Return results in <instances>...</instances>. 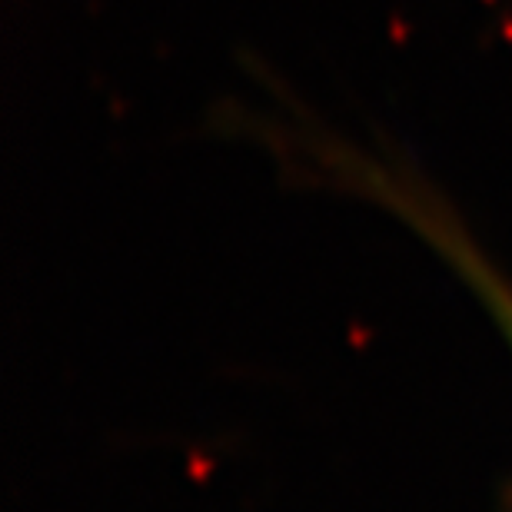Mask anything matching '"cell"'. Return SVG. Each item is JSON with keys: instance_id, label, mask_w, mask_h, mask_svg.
<instances>
[{"instance_id": "cell-1", "label": "cell", "mask_w": 512, "mask_h": 512, "mask_svg": "<svg viewBox=\"0 0 512 512\" xmlns=\"http://www.w3.org/2000/svg\"><path fill=\"white\" fill-rule=\"evenodd\" d=\"M360 180L370 183V190L380 193L386 207L403 213V217L413 223V230L423 233V237L463 273V280L473 286L479 293V300L489 306L493 320L503 326L506 340L512 346V280L509 276L499 273L496 266L476 250V243L449 220V213H443V207H436L433 200L423 197V190L406 187V180H396L393 173H380L376 167H370V163H363Z\"/></svg>"}]
</instances>
